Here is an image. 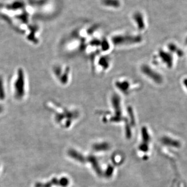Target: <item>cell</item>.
I'll use <instances>...</instances> for the list:
<instances>
[{"instance_id": "6da1fadb", "label": "cell", "mask_w": 187, "mask_h": 187, "mask_svg": "<svg viewBox=\"0 0 187 187\" xmlns=\"http://www.w3.org/2000/svg\"><path fill=\"white\" fill-rule=\"evenodd\" d=\"M11 95L14 101L21 103L26 99L29 92L27 74L24 68L16 69L12 76L10 83Z\"/></svg>"}, {"instance_id": "7a4b0ae2", "label": "cell", "mask_w": 187, "mask_h": 187, "mask_svg": "<svg viewBox=\"0 0 187 187\" xmlns=\"http://www.w3.org/2000/svg\"><path fill=\"white\" fill-rule=\"evenodd\" d=\"M109 39L113 49L135 47L142 45L144 41L142 34L137 32H117L112 34Z\"/></svg>"}, {"instance_id": "3957f363", "label": "cell", "mask_w": 187, "mask_h": 187, "mask_svg": "<svg viewBox=\"0 0 187 187\" xmlns=\"http://www.w3.org/2000/svg\"><path fill=\"white\" fill-rule=\"evenodd\" d=\"M115 92L122 97H129L141 90L142 85L138 80L126 76L117 77L113 81Z\"/></svg>"}, {"instance_id": "277c9868", "label": "cell", "mask_w": 187, "mask_h": 187, "mask_svg": "<svg viewBox=\"0 0 187 187\" xmlns=\"http://www.w3.org/2000/svg\"><path fill=\"white\" fill-rule=\"evenodd\" d=\"M51 72L55 80L60 86H68L72 79V72L70 65L65 63L55 62L52 66Z\"/></svg>"}, {"instance_id": "5b68a950", "label": "cell", "mask_w": 187, "mask_h": 187, "mask_svg": "<svg viewBox=\"0 0 187 187\" xmlns=\"http://www.w3.org/2000/svg\"><path fill=\"white\" fill-rule=\"evenodd\" d=\"M92 70L97 74L107 73L113 65V59L110 54L97 55L90 58Z\"/></svg>"}, {"instance_id": "8992f818", "label": "cell", "mask_w": 187, "mask_h": 187, "mask_svg": "<svg viewBox=\"0 0 187 187\" xmlns=\"http://www.w3.org/2000/svg\"><path fill=\"white\" fill-rule=\"evenodd\" d=\"M139 72L144 79L157 84H162L163 77L151 65L146 62H142L139 65Z\"/></svg>"}, {"instance_id": "52a82bcc", "label": "cell", "mask_w": 187, "mask_h": 187, "mask_svg": "<svg viewBox=\"0 0 187 187\" xmlns=\"http://www.w3.org/2000/svg\"><path fill=\"white\" fill-rule=\"evenodd\" d=\"M131 20L136 29V32L143 34L146 32L148 27L145 14L141 11L137 10L132 14Z\"/></svg>"}, {"instance_id": "ba28073f", "label": "cell", "mask_w": 187, "mask_h": 187, "mask_svg": "<svg viewBox=\"0 0 187 187\" xmlns=\"http://www.w3.org/2000/svg\"><path fill=\"white\" fill-rule=\"evenodd\" d=\"M157 56L159 57L163 63L168 68H171L173 65V59L170 53L162 49H160L157 53Z\"/></svg>"}, {"instance_id": "9c48e42d", "label": "cell", "mask_w": 187, "mask_h": 187, "mask_svg": "<svg viewBox=\"0 0 187 187\" xmlns=\"http://www.w3.org/2000/svg\"><path fill=\"white\" fill-rule=\"evenodd\" d=\"M100 2L104 7L110 9L117 10L122 6L121 0H100Z\"/></svg>"}, {"instance_id": "30bf717a", "label": "cell", "mask_w": 187, "mask_h": 187, "mask_svg": "<svg viewBox=\"0 0 187 187\" xmlns=\"http://www.w3.org/2000/svg\"><path fill=\"white\" fill-rule=\"evenodd\" d=\"M7 86L4 76L0 74V102L2 103L7 97Z\"/></svg>"}, {"instance_id": "8fae6325", "label": "cell", "mask_w": 187, "mask_h": 187, "mask_svg": "<svg viewBox=\"0 0 187 187\" xmlns=\"http://www.w3.org/2000/svg\"><path fill=\"white\" fill-rule=\"evenodd\" d=\"M163 141L164 142L169 146H173L175 148H180L181 146V144L179 141L174 140L173 139L169 138L168 137H165L163 139Z\"/></svg>"}, {"instance_id": "7c38bea8", "label": "cell", "mask_w": 187, "mask_h": 187, "mask_svg": "<svg viewBox=\"0 0 187 187\" xmlns=\"http://www.w3.org/2000/svg\"><path fill=\"white\" fill-rule=\"evenodd\" d=\"M168 49L170 50V51L172 52H175L176 53L177 55L180 56L182 55V53L180 50L177 47V46L175 45H173V44H170L168 45Z\"/></svg>"}, {"instance_id": "4fadbf2b", "label": "cell", "mask_w": 187, "mask_h": 187, "mask_svg": "<svg viewBox=\"0 0 187 187\" xmlns=\"http://www.w3.org/2000/svg\"><path fill=\"white\" fill-rule=\"evenodd\" d=\"M4 109H5V107L3 105L2 103L0 102V114H2L3 112L4 111Z\"/></svg>"}, {"instance_id": "5bb4252c", "label": "cell", "mask_w": 187, "mask_h": 187, "mask_svg": "<svg viewBox=\"0 0 187 187\" xmlns=\"http://www.w3.org/2000/svg\"><path fill=\"white\" fill-rule=\"evenodd\" d=\"M184 86L187 88V79H185L184 80Z\"/></svg>"}]
</instances>
